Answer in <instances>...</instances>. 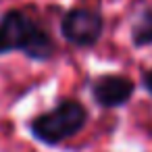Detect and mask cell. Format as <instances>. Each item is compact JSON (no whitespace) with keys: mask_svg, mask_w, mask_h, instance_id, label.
Masks as SVG:
<instances>
[{"mask_svg":"<svg viewBox=\"0 0 152 152\" xmlns=\"http://www.w3.org/2000/svg\"><path fill=\"white\" fill-rule=\"evenodd\" d=\"M15 52L31 63H48L56 54L50 29L25 9H9L0 15V56Z\"/></svg>","mask_w":152,"mask_h":152,"instance_id":"cell-1","label":"cell"},{"mask_svg":"<svg viewBox=\"0 0 152 152\" xmlns=\"http://www.w3.org/2000/svg\"><path fill=\"white\" fill-rule=\"evenodd\" d=\"M88 121H90L88 106L81 100L67 96L61 98L52 108L34 115L25 123V127L38 144L46 148H56L67 140L79 135L86 129Z\"/></svg>","mask_w":152,"mask_h":152,"instance_id":"cell-2","label":"cell"},{"mask_svg":"<svg viewBox=\"0 0 152 152\" xmlns=\"http://www.w3.org/2000/svg\"><path fill=\"white\" fill-rule=\"evenodd\" d=\"M104 27H106V21H104L102 11L90 4H77V7L67 9L58 21L61 38L69 46L79 48V50L94 48L102 40Z\"/></svg>","mask_w":152,"mask_h":152,"instance_id":"cell-3","label":"cell"},{"mask_svg":"<svg viewBox=\"0 0 152 152\" xmlns=\"http://www.w3.org/2000/svg\"><path fill=\"white\" fill-rule=\"evenodd\" d=\"M90 98L102 110L123 108L133 100L135 81L123 73H100L90 79Z\"/></svg>","mask_w":152,"mask_h":152,"instance_id":"cell-4","label":"cell"},{"mask_svg":"<svg viewBox=\"0 0 152 152\" xmlns=\"http://www.w3.org/2000/svg\"><path fill=\"white\" fill-rule=\"evenodd\" d=\"M129 42L133 48H150L152 46V2H146L129 25Z\"/></svg>","mask_w":152,"mask_h":152,"instance_id":"cell-5","label":"cell"},{"mask_svg":"<svg viewBox=\"0 0 152 152\" xmlns=\"http://www.w3.org/2000/svg\"><path fill=\"white\" fill-rule=\"evenodd\" d=\"M140 86L148 96H152V67H146L140 71Z\"/></svg>","mask_w":152,"mask_h":152,"instance_id":"cell-6","label":"cell"}]
</instances>
